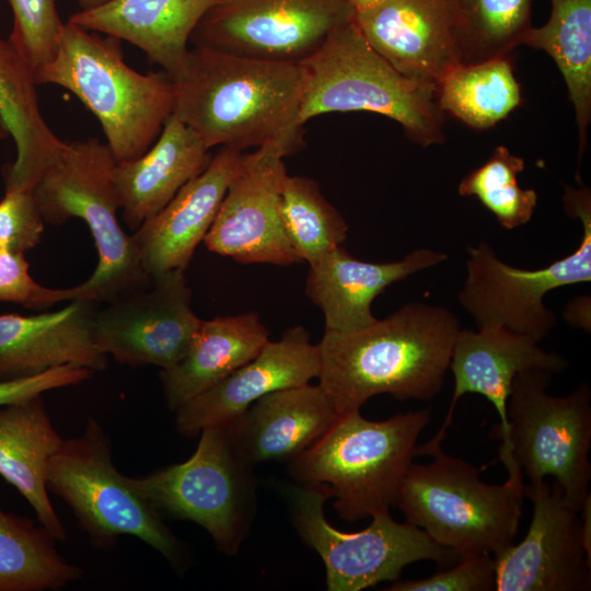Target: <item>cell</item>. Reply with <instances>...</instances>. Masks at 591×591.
<instances>
[{"mask_svg": "<svg viewBox=\"0 0 591 591\" xmlns=\"http://www.w3.org/2000/svg\"><path fill=\"white\" fill-rule=\"evenodd\" d=\"M552 375L528 370L513 379L506 407L509 445L498 459L512 457L530 483L553 476L580 512L591 497V391L582 383L569 395L552 396Z\"/></svg>", "mask_w": 591, "mask_h": 591, "instance_id": "obj_10", "label": "cell"}, {"mask_svg": "<svg viewBox=\"0 0 591 591\" xmlns=\"http://www.w3.org/2000/svg\"><path fill=\"white\" fill-rule=\"evenodd\" d=\"M121 40L63 23L55 57L34 72L37 85L73 93L94 114L116 162L142 155L174 108V85L165 72L140 73L124 61Z\"/></svg>", "mask_w": 591, "mask_h": 591, "instance_id": "obj_3", "label": "cell"}, {"mask_svg": "<svg viewBox=\"0 0 591 591\" xmlns=\"http://www.w3.org/2000/svg\"><path fill=\"white\" fill-rule=\"evenodd\" d=\"M115 165L111 149L97 138L65 142L33 188L46 223L60 225L80 218L89 227L99 263L91 277L77 287L79 299L99 304L152 282L132 234L128 235L117 220L121 201L114 181Z\"/></svg>", "mask_w": 591, "mask_h": 591, "instance_id": "obj_6", "label": "cell"}, {"mask_svg": "<svg viewBox=\"0 0 591 591\" xmlns=\"http://www.w3.org/2000/svg\"><path fill=\"white\" fill-rule=\"evenodd\" d=\"M386 0H348L354 13L371 10Z\"/></svg>", "mask_w": 591, "mask_h": 591, "instance_id": "obj_40", "label": "cell"}, {"mask_svg": "<svg viewBox=\"0 0 591 591\" xmlns=\"http://www.w3.org/2000/svg\"><path fill=\"white\" fill-rule=\"evenodd\" d=\"M461 65L509 56L532 27L533 0H449Z\"/></svg>", "mask_w": 591, "mask_h": 591, "instance_id": "obj_32", "label": "cell"}, {"mask_svg": "<svg viewBox=\"0 0 591 591\" xmlns=\"http://www.w3.org/2000/svg\"><path fill=\"white\" fill-rule=\"evenodd\" d=\"M243 153L220 147L199 175L135 231L132 236L143 268L151 278L187 268L218 213Z\"/></svg>", "mask_w": 591, "mask_h": 591, "instance_id": "obj_20", "label": "cell"}, {"mask_svg": "<svg viewBox=\"0 0 591 591\" xmlns=\"http://www.w3.org/2000/svg\"><path fill=\"white\" fill-rule=\"evenodd\" d=\"M99 305L77 299L53 312L0 315V380L32 376L62 366L93 372L105 369L107 356L93 336Z\"/></svg>", "mask_w": 591, "mask_h": 591, "instance_id": "obj_21", "label": "cell"}, {"mask_svg": "<svg viewBox=\"0 0 591 591\" xmlns=\"http://www.w3.org/2000/svg\"><path fill=\"white\" fill-rule=\"evenodd\" d=\"M152 144L114 169L123 220L132 231L163 209L212 158L200 137L173 113Z\"/></svg>", "mask_w": 591, "mask_h": 591, "instance_id": "obj_24", "label": "cell"}, {"mask_svg": "<svg viewBox=\"0 0 591 591\" xmlns=\"http://www.w3.org/2000/svg\"><path fill=\"white\" fill-rule=\"evenodd\" d=\"M199 434L188 460L130 483L160 514L197 523L221 553L232 556L256 512L254 466L235 450L227 425L206 427Z\"/></svg>", "mask_w": 591, "mask_h": 591, "instance_id": "obj_8", "label": "cell"}, {"mask_svg": "<svg viewBox=\"0 0 591 591\" xmlns=\"http://www.w3.org/2000/svg\"><path fill=\"white\" fill-rule=\"evenodd\" d=\"M185 270L173 269L152 282L97 308L93 336L106 356L130 367L166 370L188 351L201 324L192 309V289Z\"/></svg>", "mask_w": 591, "mask_h": 591, "instance_id": "obj_14", "label": "cell"}, {"mask_svg": "<svg viewBox=\"0 0 591 591\" xmlns=\"http://www.w3.org/2000/svg\"><path fill=\"white\" fill-rule=\"evenodd\" d=\"M286 150L269 143L243 153L204 243L216 254L243 263H299L281 216Z\"/></svg>", "mask_w": 591, "mask_h": 591, "instance_id": "obj_15", "label": "cell"}, {"mask_svg": "<svg viewBox=\"0 0 591 591\" xmlns=\"http://www.w3.org/2000/svg\"><path fill=\"white\" fill-rule=\"evenodd\" d=\"M460 329L452 311L409 302L364 327L325 331L317 344L318 385L337 414L358 410L380 394L430 399L443 385Z\"/></svg>", "mask_w": 591, "mask_h": 591, "instance_id": "obj_2", "label": "cell"}, {"mask_svg": "<svg viewBox=\"0 0 591 591\" xmlns=\"http://www.w3.org/2000/svg\"><path fill=\"white\" fill-rule=\"evenodd\" d=\"M300 66L301 125L328 113L371 112L398 123L422 147L444 142V113L437 102L436 85L397 71L368 44L354 16Z\"/></svg>", "mask_w": 591, "mask_h": 591, "instance_id": "obj_5", "label": "cell"}, {"mask_svg": "<svg viewBox=\"0 0 591 591\" xmlns=\"http://www.w3.org/2000/svg\"><path fill=\"white\" fill-rule=\"evenodd\" d=\"M280 208L286 232L300 262L310 265L347 239V222L311 177L287 173L281 184Z\"/></svg>", "mask_w": 591, "mask_h": 591, "instance_id": "obj_33", "label": "cell"}, {"mask_svg": "<svg viewBox=\"0 0 591 591\" xmlns=\"http://www.w3.org/2000/svg\"><path fill=\"white\" fill-rule=\"evenodd\" d=\"M546 24L531 27L522 45L546 51L568 89L578 126L579 162L591 120V0H551Z\"/></svg>", "mask_w": 591, "mask_h": 591, "instance_id": "obj_29", "label": "cell"}, {"mask_svg": "<svg viewBox=\"0 0 591 591\" xmlns=\"http://www.w3.org/2000/svg\"><path fill=\"white\" fill-rule=\"evenodd\" d=\"M429 421V408L384 420L367 419L360 409L338 414L311 447L289 461L288 473L298 484L324 486L345 521L390 511Z\"/></svg>", "mask_w": 591, "mask_h": 591, "instance_id": "obj_4", "label": "cell"}, {"mask_svg": "<svg viewBox=\"0 0 591 591\" xmlns=\"http://www.w3.org/2000/svg\"><path fill=\"white\" fill-rule=\"evenodd\" d=\"M268 340L269 332L254 312L201 321L184 358L160 371L167 407L176 412L218 384L256 357Z\"/></svg>", "mask_w": 591, "mask_h": 591, "instance_id": "obj_27", "label": "cell"}, {"mask_svg": "<svg viewBox=\"0 0 591 591\" xmlns=\"http://www.w3.org/2000/svg\"><path fill=\"white\" fill-rule=\"evenodd\" d=\"M337 416L322 387L308 383L260 397L227 426L240 456L255 466L297 457Z\"/></svg>", "mask_w": 591, "mask_h": 591, "instance_id": "obj_23", "label": "cell"}, {"mask_svg": "<svg viewBox=\"0 0 591 591\" xmlns=\"http://www.w3.org/2000/svg\"><path fill=\"white\" fill-rule=\"evenodd\" d=\"M495 590V559L487 553L461 556L456 565L418 580L396 581L386 591H491Z\"/></svg>", "mask_w": 591, "mask_h": 591, "instance_id": "obj_37", "label": "cell"}, {"mask_svg": "<svg viewBox=\"0 0 591 591\" xmlns=\"http://www.w3.org/2000/svg\"><path fill=\"white\" fill-rule=\"evenodd\" d=\"M62 443L42 395L0 406V475L27 500L56 541H65L67 532L48 498L47 468Z\"/></svg>", "mask_w": 591, "mask_h": 591, "instance_id": "obj_26", "label": "cell"}, {"mask_svg": "<svg viewBox=\"0 0 591 591\" xmlns=\"http://www.w3.org/2000/svg\"><path fill=\"white\" fill-rule=\"evenodd\" d=\"M28 268L24 253L0 248V302L40 311L56 303L79 299L77 286L67 289L42 286L33 279Z\"/></svg>", "mask_w": 591, "mask_h": 591, "instance_id": "obj_36", "label": "cell"}, {"mask_svg": "<svg viewBox=\"0 0 591 591\" xmlns=\"http://www.w3.org/2000/svg\"><path fill=\"white\" fill-rule=\"evenodd\" d=\"M437 102L467 126L488 129L521 103V90L509 56L459 65L437 84Z\"/></svg>", "mask_w": 591, "mask_h": 591, "instance_id": "obj_30", "label": "cell"}, {"mask_svg": "<svg viewBox=\"0 0 591 591\" xmlns=\"http://www.w3.org/2000/svg\"><path fill=\"white\" fill-rule=\"evenodd\" d=\"M44 224L33 190L5 187L0 200V248L25 253L40 242Z\"/></svg>", "mask_w": 591, "mask_h": 591, "instance_id": "obj_38", "label": "cell"}, {"mask_svg": "<svg viewBox=\"0 0 591 591\" xmlns=\"http://www.w3.org/2000/svg\"><path fill=\"white\" fill-rule=\"evenodd\" d=\"M564 208L582 224L579 246L538 269H522L501 260L485 241L467 250V276L457 296L478 329L507 328L540 343L555 327L553 311L543 302L547 292L591 280L590 189L566 187Z\"/></svg>", "mask_w": 591, "mask_h": 591, "instance_id": "obj_11", "label": "cell"}, {"mask_svg": "<svg viewBox=\"0 0 591 591\" xmlns=\"http://www.w3.org/2000/svg\"><path fill=\"white\" fill-rule=\"evenodd\" d=\"M36 85L22 55L0 38V124L16 148L14 162L3 172L5 187L33 190L65 144L42 115Z\"/></svg>", "mask_w": 591, "mask_h": 591, "instance_id": "obj_28", "label": "cell"}, {"mask_svg": "<svg viewBox=\"0 0 591 591\" xmlns=\"http://www.w3.org/2000/svg\"><path fill=\"white\" fill-rule=\"evenodd\" d=\"M13 14L9 40L35 72L58 49L63 23L57 0H8Z\"/></svg>", "mask_w": 591, "mask_h": 591, "instance_id": "obj_35", "label": "cell"}, {"mask_svg": "<svg viewBox=\"0 0 591 591\" xmlns=\"http://www.w3.org/2000/svg\"><path fill=\"white\" fill-rule=\"evenodd\" d=\"M218 0H112L73 13L69 21L127 40L175 78L188 54L190 36Z\"/></svg>", "mask_w": 591, "mask_h": 591, "instance_id": "obj_25", "label": "cell"}, {"mask_svg": "<svg viewBox=\"0 0 591 591\" xmlns=\"http://www.w3.org/2000/svg\"><path fill=\"white\" fill-rule=\"evenodd\" d=\"M282 491L298 535L324 563L328 591H360L397 580L416 561L450 565L461 558L416 525L395 521L390 511L372 515L362 531L335 529L324 513V503L331 499L324 486L296 483Z\"/></svg>", "mask_w": 591, "mask_h": 591, "instance_id": "obj_12", "label": "cell"}, {"mask_svg": "<svg viewBox=\"0 0 591 591\" xmlns=\"http://www.w3.org/2000/svg\"><path fill=\"white\" fill-rule=\"evenodd\" d=\"M428 464H412L396 506L406 521L440 546L460 556L495 555L513 544L523 502V475L512 461L508 478L490 485L467 461L445 454L441 448Z\"/></svg>", "mask_w": 591, "mask_h": 591, "instance_id": "obj_7", "label": "cell"}, {"mask_svg": "<svg viewBox=\"0 0 591 591\" xmlns=\"http://www.w3.org/2000/svg\"><path fill=\"white\" fill-rule=\"evenodd\" d=\"M47 488L72 509L94 545L108 547L118 536L131 535L173 566L186 563L184 546L161 514L114 466L109 439L94 418L51 456Z\"/></svg>", "mask_w": 591, "mask_h": 591, "instance_id": "obj_9", "label": "cell"}, {"mask_svg": "<svg viewBox=\"0 0 591 591\" xmlns=\"http://www.w3.org/2000/svg\"><path fill=\"white\" fill-rule=\"evenodd\" d=\"M81 10H89L100 5H103L112 0H78Z\"/></svg>", "mask_w": 591, "mask_h": 591, "instance_id": "obj_41", "label": "cell"}, {"mask_svg": "<svg viewBox=\"0 0 591 591\" xmlns=\"http://www.w3.org/2000/svg\"><path fill=\"white\" fill-rule=\"evenodd\" d=\"M55 541L44 526L0 509V591L57 590L81 579Z\"/></svg>", "mask_w": 591, "mask_h": 591, "instance_id": "obj_31", "label": "cell"}, {"mask_svg": "<svg viewBox=\"0 0 591 591\" xmlns=\"http://www.w3.org/2000/svg\"><path fill=\"white\" fill-rule=\"evenodd\" d=\"M320 368L318 346L311 343L309 332L303 326L288 328L280 339H269L256 357L179 407L176 428L192 438L206 427L227 425L260 397L310 383Z\"/></svg>", "mask_w": 591, "mask_h": 591, "instance_id": "obj_18", "label": "cell"}, {"mask_svg": "<svg viewBox=\"0 0 591 591\" xmlns=\"http://www.w3.org/2000/svg\"><path fill=\"white\" fill-rule=\"evenodd\" d=\"M171 80L173 114L209 150L220 146L244 152L277 143L291 155L303 149L300 63L193 46L182 70Z\"/></svg>", "mask_w": 591, "mask_h": 591, "instance_id": "obj_1", "label": "cell"}, {"mask_svg": "<svg viewBox=\"0 0 591 591\" xmlns=\"http://www.w3.org/2000/svg\"><path fill=\"white\" fill-rule=\"evenodd\" d=\"M567 364L560 355L545 351L533 338L507 328L460 329L449 366L454 378L450 407L436 436L421 447H416V455H430L441 448L456 403L468 393L485 396L496 408L500 424L493 431L502 442L499 451L506 450L509 445L506 407L513 379L528 370L559 373Z\"/></svg>", "mask_w": 591, "mask_h": 591, "instance_id": "obj_17", "label": "cell"}, {"mask_svg": "<svg viewBox=\"0 0 591 591\" xmlns=\"http://www.w3.org/2000/svg\"><path fill=\"white\" fill-rule=\"evenodd\" d=\"M354 11L348 0H218L189 43L250 58L300 63Z\"/></svg>", "mask_w": 591, "mask_h": 591, "instance_id": "obj_13", "label": "cell"}, {"mask_svg": "<svg viewBox=\"0 0 591 591\" xmlns=\"http://www.w3.org/2000/svg\"><path fill=\"white\" fill-rule=\"evenodd\" d=\"M447 258L445 253L418 248L395 262L370 263L340 245L310 264L305 293L323 312L325 331H352L376 320L372 302L391 285Z\"/></svg>", "mask_w": 591, "mask_h": 591, "instance_id": "obj_22", "label": "cell"}, {"mask_svg": "<svg viewBox=\"0 0 591 591\" xmlns=\"http://www.w3.org/2000/svg\"><path fill=\"white\" fill-rule=\"evenodd\" d=\"M93 374L88 368L62 366L36 375L0 380V406L25 401L43 393L79 384Z\"/></svg>", "mask_w": 591, "mask_h": 591, "instance_id": "obj_39", "label": "cell"}, {"mask_svg": "<svg viewBox=\"0 0 591 591\" xmlns=\"http://www.w3.org/2000/svg\"><path fill=\"white\" fill-rule=\"evenodd\" d=\"M533 505L529 531L517 545L494 555L496 591H589L591 556L582 536V519L561 487L544 479L524 484Z\"/></svg>", "mask_w": 591, "mask_h": 591, "instance_id": "obj_16", "label": "cell"}, {"mask_svg": "<svg viewBox=\"0 0 591 591\" xmlns=\"http://www.w3.org/2000/svg\"><path fill=\"white\" fill-rule=\"evenodd\" d=\"M523 170L522 158L498 146L485 163L461 181L459 194L475 196L502 228H519L531 220L537 205L536 192L518 184Z\"/></svg>", "mask_w": 591, "mask_h": 591, "instance_id": "obj_34", "label": "cell"}, {"mask_svg": "<svg viewBox=\"0 0 591 591\" xmlns=\"http://www.w3.org/2000/svg\"><path fill=\"white\" fill-rule=\"evenodd\" d=\"M368 44L402 74L436 85L461 65L449 0H386L354 13Z\"/></svg>", "mask_w": 591, "mask_h": 591, "instance_id": "obj_19", "label": "cell"}]
</instances>
